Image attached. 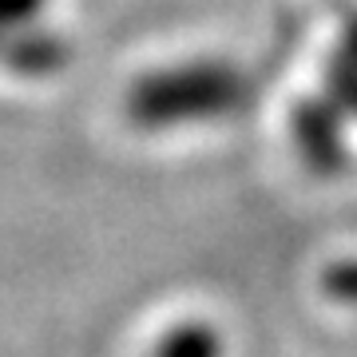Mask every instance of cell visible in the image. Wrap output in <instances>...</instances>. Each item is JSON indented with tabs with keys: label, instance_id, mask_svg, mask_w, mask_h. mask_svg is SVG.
I'll return each mask as SVG.
<instances>
[{
	"label": "cell",
	"instance_id": "6da1fadb",
	"mask_svg": "<svg viewBox=\"0 0 357 357\" xmlns=\"http://www.w3.org/2000/svg\"><path fill=\"white\" fill-rule=\"evenodd\" d=\"M255 96V84L243 68L215 56L178 60L155 72H143L128 88V119L143 131L195 128V123H218L238 115Z\"/></svg>",
	"mask_w": 357,
	"mask_h": 357
},
{
	"label": "cell",
	"instance_id": "7a4b0ae2",
	"mask_svg": "<svg viewBox=\"0 0 357 357\" xmlns=\"http://www.w3.org/2000/svg\"><path fill=\"white\" fill-rule=\"evenodd\" d=\"M342 123H345V115L337 112L326 96L302 100L290 112L294 147H298L302 163H306L314 175H333V171H342V163H345Z\"/></svg>",
	"mask_w": 357,
	"mask_h": 357
},
{
	"label": "cell",
	"instance_id": "3957f363",
	"mask_svg": "<svg viewBox=\"0 0 357 357\" xmlns=\"http://www.w3.org/2000/svg\"><path fill=\"white\" fill-rule=\"evenodd\" d=\"M72 52H68L64 36H56L48 28H20V32H8L0 36V68H8L16 76H56L60 68H68Z\"/></svg>",
	"mask_w": 357,
	"mask_h": 357
},
{
	"label": "cell",
	"instance_id": "277c9868",
	"mask_svg": "<svg viewBox=\"0 0 357 357\" xmlns=\"http://www.w3.org/2000/svg\"><path fill=\"white\" fill-rule=\"evenodd\" d=\"M326 100L342 115H357V13L342 24L337 48L326 68Z\"/></svg>",
	"mask_w": 357,
	"mask_h": 357
},
{
	"label": "cell",
	"instance_id": "5b68a950",
	"mask_svg": "<svg viewBox=\"0 0 357 357\" xmlns=\"http://www.w3.org/2000/svg\"><path fill=\"white\" fill-rule=\"evenodd\" d=\"M151 357H222V333L203 318L175 321L155 342Z\"/></svg>",
	"mask_w": 357,
	"mask_h": 357
},
{
	"label": "cell",
	"instance_id": "8992f818",
	"mask_svg": "<svg viewBox=\"0 0 357 357\" xmlns=\"http://www.w3.org/2000/svg\"><path fill=\"white\" fill-rule=\"evenodd\" d=\"M44 8H48V0H0V36L32 28Z\"/></svg>",
	"mask_w": 357,
	"mask_h": 357
},
{
	"label": "cell",
	"instance_id": "52a82bcc",
	"mask_svg": "<svg viewBox=\"0 0 357 357\" xmlns=\"http://www.w3.org/2000/svg\"><path fill=\"white\" fill-rule=\"evenodd\" d=\"M326 290H330L333 298L357 302V258L354 262H337V266L326 270Z\"/></svg>",
	"mask_w": 357,
	"mask_h": 357
}]
</instances>
